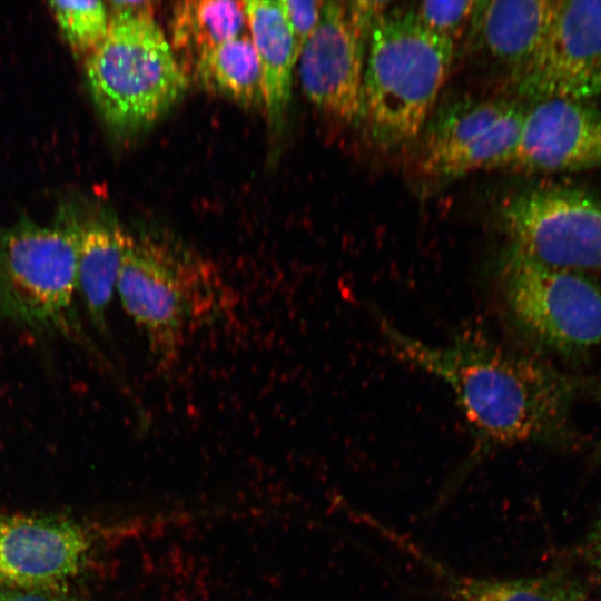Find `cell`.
<instances>
[{
	"instance_id": "15",
	"label": "cell",
	"mask_w": 601,
	"mask_h": 601,
	"mask_svg": "<svg viewBox=\"0 0 601 601\" xmlns=\"http://www.w3.org/2000/svg\"><path fill=\"white\" fill-rule=\"evenodd\" d=\"M249 38L256 50L268 118L278 124L292 96L293 69L298 51L280 1H242Z\"/></svg>"
},
{
	"instance_id": "5",
	"label": "cell",
	"mask_w": 601,
	"mask_h": 601,
	"mask_svg": "<svg viewBox=\"0 0 601 601\" xmlns=\"http://www.w3.org/2000/svg\"><path fill=\"white\" fill-rule=\"evenodd\" d=\"M92 99L116 131L150 126L185 93L187 75L154 18H109L86 61Z\"/></svg>"
},
{
	"instance_id": "18",
	"label": "cell",
	"mask_w": 601,
	"mask_h": 601,
	"mask_svg": "<svg viewBox=\"0 0 601 601\" xmlns=\"http://www.w3.org/2000/svg\"><path fill=\"white\" fill-rule=\"evenodd\" d=\"M203 87L244 107L264 104L262 72L250 38L242 35L203 55L194 66Z\"/></svg>"
},
{
	"instance_id": "17",
	"label": "cell",
	"mask_w": 601,
	"mask_h": 601,
	"mask_svg": "<svg viewBox=\"0 0 601 601\" xmlns=\"http://www.w3.org/2000/svg\"><path fill=\"white\" fill-rule=\"evenodd\" d=\"M247 27L240 1L185 0L176 3L170 21V45L181 68L196 65L215 47L239 37Z\"/></svg>"
},
{
	"instance_id": "4",
	"label": "cell",
	"mask_w": 601,
	"mask_h": 601,
	"mask_svg": "<svg viewBox=\"0 0 601 601\" xmlns=\"http://www.w3.org/2000/svg\"><path fill=\"white\" fill-rule=\"evenodd\" d=\"M79 219L0 227V319L35 334L81 338L76 309Z\"/></svg>"
},
{
	"instance_id": "3",
	"label": "cell",
	"mask_w": 601,
	"mask_h": 601,
	"mask_svg": "<svg viewBox=\"0 0 601 601\" xmlns=\"http://www.w3.org/2000/svg\"><path fill=\"white\" fill-rule=\"evenodd\" d=\"M116 288L161 367L178 359L188 336L223 305V279L211 264L152 239L128 236Z\"/></svg>"
},
{
	"instance_id": "12",
	"label": "cell",
	"mask_w": 601,
	"mask_h": 601,
	"mask_svg": "<svg viewBox=\"0 0 601 601\" xmlns=\"http://www.w3.org/2000/svg\"><path fill=\"white\" fill-rule=\"evenodd\" d=\"M508 167L524 171H574L601 167V105L544 99L526 108Z\"/></svg>"
},
{
	"instance_id": "13",
	"label": "cell",
	"mask_w": 601,
	"mask_h": 601,
	"mask_svg": "<svg viewBox=\"0 0 601 601\" xmlns=\"http://www.w3.org/2000/svg\"><path fill=\"white\" fill-rule=\"evenodd\" d=\"M383 534L431 574L440 601H588L581 583L561 570L523 578L467 575L388 528Z\"/></svg>"
},
{
	"instance_id": "24",
	"label": "cell",
	"mask_w": 601,
	"mask_h": 601,
	"mask_svg": "<svg viewBox=\"0 0 601 601\" xmlns=\"http://www.w3.org/2000/svg\"><path fill=\"white\" fill-rule=\"evenodd\" d=\"M582 555L591 569L601 573V513L583 542Z\"/></svg>"
},
{
	"instance_id": "1",
	"label": "cell",
	"mask_w": 601,
	"mask_h": 601,
	"mask_svg": "<svg viewBox=\"0 0 601 601\" xmlns=\"http://www.w3.org/2000/svg\"><path fill=\"white\" fill-rule=\"evenodd\" d=\"M378 321L395 356L452 390L474 437L472 451L442 487L432 511L445 505L492 452L520 443H552L563 436L579 388L571 376L482 338L463 335L435 346L383 317Z\"/></svg>"
},
{
	"instance_id": "11",
	"label": "cell",
	"mask_w": 601,
	"mask_h": 601,
	"mask_svg": "<svg viewBox=\"0 0 601 601\" xmlns=\"http://www.w3.org/2000/svg\"><path fill=\"white\" fill-rule=\"evenodd\" d=\"M366 37L346 2L324 1L321 20L297 60L308 100L345 122L363 118Z\"/></svg>"
},
{
	"instance_id": "9",
	"label": "cell",
	"mask_w": 601,
	"mask_h": 601,
	"mask_svg": "<svg viewBox=\"0 0 601 601\" xmlns=\"http://www.w3.org/2000/svg\"><path fill=\"white\" fill-rule=\"evenodd\" d=\"M534 101L601 96V0L555 1L544 40L516 75Z\"/></svg>"
},
{
	"instance_id": "6",
	"label": "cell",
	"mask_w": 601,
	"mask_h": 601,
	"mask_svg": "<svg viewBox=\"0 0 601 601\" xmlns=\"http://www.w3.org/2000/svg\"><path fill=\"white\" fill-rule=\"evenodd\" d=\"M499 274L513 321L535 342L564 355L601 344V287L583 272L546 266L509 247Z\"/></svg>"
},
{
	"instance_id": "20",
	"label": "cell",
	"mask_w": 601,
	"mask_h": 601,
	"mask_svg": "<svg viewBox=\"0 0 601 601\" xmlns=\"http://www.w3.org/2000/svg\"><path fill=\"white\" fill-rule=\"evenodd\" d=\"M477 2L424 1L412 10L426 28L454 41V37L471 23Z\"/></svg>"
},
{
	"instance_id": "10",
	"label": "cell",
	"mask_w": 601,
	"mask_h": 601,
	"mask_svg": "<svg viewBox=\"0 0 601 601\" xmlns=\"http://www.w3.org/2000/svg\"><path fill=\"white\" fill-rule=\"evenodd\" d=\"M95 534L72 519L0 514V590H57L88 565Z\"/></svg>"
},
{
	"instance_id": "8",
	"label": "cell",
	"mask_w": 601,
	"mask_h": 601,
	"mask_svg": "<svg viewBox=\"0 0 601 601\" xmlns=\"http://www.w3.org/2000/svg\"><path fill=\"white\" fill-rule=\"evenodd\" d=\"M525 112L522 104L506 99L447 107L422 130L418 174L446 183L480 169L509 166Z\"/></svg>"
},
{
	"instance_id": "22",
	"label": "cell",
	"mask_w": 601,
	"mask_h": 601,
	"mask_svg": "<svg viewBox=\"0 0 601 601\" xmlns=\"http://www.w3.org/2000/svg\"><path fill=\"white\" fill-rule=\"evenodd\" d=\"M109 18H154L155 7L151 1H109L106 2Z\"/></svg>"
},
{
	"instance_id": "2",
	"label": "cell",
	"mask_w": 601,
	"mask_h": 601,
	"mask_svg": "<svg viewBox=\"0 0 601 601\" xmlns=\"http://www.w3.org/2000/svg\"><path fill=\"white\" fill-rule=\"evenodd\" d=\"M454 59V41L426 28L412 8L387 10L366 37L363 120L393 147L424 129Z\"/></svg>"
},
{
	"instance_id": "25",
	"label": "cell",
	"mask_w": 601,
	"mask_h": 601,
	"mask_svg": "<svg viewBox=\"0 0 601 601\" xmlns=\"http://www.w3.org/2000/svg\"><path fill=\"white\" fill-rule=\"evenodd\" d=\"M597 395H598V400H599V402H600V404H601V383H600V385H599V387H598V393H597Z\"/></svg>"
},
{
	"instance_id": "16",
	"label": "cell",
	"mask_w": 601,
	"mask_h": 601,
	"mask_svg": "<svg viewBox=\"0 0 601 601\" xmlns=\"http://www.w3.org/2000/svg\"><path fill=\"white\" fill-rule=\"evenodd\" d=\"M128 236L106 220L78 223V294L91 324L105 333L106 314L117 284Z\"/></svg>"
},
{
	"instance_id": "7",
	"label": "cell",
	"mask_w": 601,
	"mask_h": 601,
	"mask_svg": "<svg viewBox=\"0 0 601 601\" xmlns=\"http://www.w3.org/2000/svg\"><path fill=\"white\" fill-rule=\"evenodd\" d=\"M509 247L546 266L601 272V201L571 187L510 198L501 210Z\"/></svg>"
},
{
	"instance_id": "14",
	"label": "cell",
	"mask_w": 601,
	"mask_h": 601,
	"mask_svg": "<svg viewBox=\"0 0 601 601\" xmlns=\"http://www.w3.org/2000/svg\"><path fill=\"white\" fill-rule=\"evenodd\" d=\"M554 0L479 1L471 24L483 48L516 75L548 32Z\"/></svg>"
},
{
	"instance_id": "23",
	"label": "cell",
	"mask_w": 601,
	"mask_h": 601,
	"mask_svg": "<svg viewBox=\"0 0 601 601\" xmlns=\"http://www.w3.org/2000/svg\"><path fill=\"white\" fill-rule=\"evenodd\" d=\"M0 601H83L58 590L22 591L0 590Z\"/></svg>"
},
{
	"instance_id": "19",
	"label": "cell",
	"mask_w": 601,
	"mask_h": 601,
	"mask_svg": "<svg viewBox=\"0 0 601 601\" xmlns=\"http://www.w3.org/2000/svg\"><path fill=\"white\" fill-rule=\"evenodd\" d=\"M63 37L76 52L89 55L105 39L109 13L102 1H49Z\"/></svg>"
},
{
	"instance_id": "21",
	"label": "cell",
	"mask_w": 601,
	"mask_h": 601,
	"mask_svg": "<svg viewBox=\"0 0 601 601\" xmlns=\"http://www.w3.org/2000/svg\"><path fill=\"white\" fill-rule=\"evenodd\" d=\"M280 4L299 57L305 42L321 20L324 1L280 0Z\"/></svg>"
}]
</instances>
